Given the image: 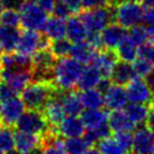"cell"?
I'll return each instance as SVG.
<instances>
[{"instance_id": "6da1fadb", "label": "cell", "mask_w": 154, "mask_h": 154, "mask_svg": "<svg viewBox=\"0 0 154 154\" xmlns=\"http://www.w3.org/2000/svg\"><path fill=\"white\" fill-rule=\"evenodd\" d=\"M84 65L72 57L58 58L51 70V84L59 91H70L78 86Z\"/></svg>"}, {"instance_id": "7a4b0ae2", "label": "cell", "mask_w": 154, "mask_h": 154, "mask_svg": "<svg viewBox=\"0 0 154 154\" xmlns=\"http://www.w3.org/2000/svg\"><path fill=\"white\" fill-rule=\"evenodd\" d=\"M109 112L103 109H84L81 113V118L85 126V134L84 136L91 145L96 144L99 140L110 135L109 127Z\"/></svg>"}, {"instance_id": "3957f363", "label": "cell", "mask_w": 154, "mask_h": 154, "mask_svg": "<svg viewBox=\"0 0 154 154\" xmlns=\"http://www.w3.org/2000/svg\"><path fill=\"white\" fill-rule=\"evenodd\" d=\"M52 95V84L43 79H36L34 82L29 83L20 92V97L26 109L33 110H42Z\"/></svg>"}, {"instance_id": "277c9868", "label": "cell", "mask_w": 154, "mask_h": 154, "mask_svg": "<svg viewBox=\"0 0 154 154\" xmlns=\"http://www.w3.org/2000/svg\"><path fill=\"white\" fill-rule=\"evenodd\" d=\"M113 18L125 29H131L143 22L144 9L134 0H119L112 10Z\"/></svg>"}, {"instance_id": "5b68a950", "label": "cell", "mask_w": 154, "mask_h": 154, "mask_svg": "<svg viewBox=\"0 0 154 154\" xmlns=\"http://www.w3.org/2000/svg\"><path fill=\"white\" fill-rule=\"evenodd\" d=\"M20 17V25L25 29L40 31L43 29L47 22V13L44 11L35 0H23L17 8Z\"/></svg>"}, {"instance_id": "8992f818", "label": "cell", "mask_w": 154, "mask_h": 154, "mask_svg": "<svg viewBox=\"0 0 154 154\" xmlns=\"http://www.w3.org/2000/svg\"><path fill=\"white\" fill-rule=\"evenodd\" d=\"M79 18L83 20L90 33H101L104 27L111 23L113 18V13L109 7L103 6L85 9L81 13Z\"/></svg>"}, {"instance_id": "52a82bcc", "label": "cell", "mask_w": 154, "mask_h": 154, "mask_svg": "<svg viewBox=\"0 0 154 154\" xmlns=\"http://www.w3.org/2000/svg\"><path fill=\"white\" fill-rule=\"evenodd\" d=\"M17 130L43 136L49 130V122L41 110L26 109L16 124Z\"/></svg>"}, {"instance_id": "ba28073f", "label": "cell", "mask_w": 154, "mask_h": 154, "mask_svg": "<svg viewBox=\"0 0 154 154\" xmlns=\"http://www.w3.org/2000/svg\"><path fill=\"white\" fill-rule=\"evenodd\" d=\"M99 88L103 91L104 106L108 110H121L125 109L126 106L129 103L127 90L124 85L117 83H109L108 79H103Z\"/></svg>"}, {"instance_id": "9c48e42d", "label": "cell", "mask_w": 154, "mask_h": 154, "mask_svg": "<svg viewBox=\"0 0 154 154\" xmlns=\"http://www.w3.org/2000/svg\"><path fill=\"white\" fill-rule=\"evenodd\" d=\"M49 41L50 40L47 36H42L38 33V31L25 29L24 32L20 33L19 35L16 51L32 58L40 50L48 49L50 47Z\"/></svg>"}, {"instance_id": "30bf717a", "label": "cell", "mask_w": 154, "mask_h": 154, "mask_svg": "<svg viewBox=\"0 0 154 154\" xmlns=\"http://www.w3.org/2000/svg\"><path fill=\"white\" fill-rule=\"evenodd\" d=\"M25 110L26 106L18 95L0 99V122L9 127L16 126Z\"/></svg>"}, {"instance_id": "8fae6325", "label": "cell", "mask_w": 154, "mask_h": 154, "mask_svg": "<svg viewBox=\"0 0 154 154\" xmlns=\"http://www.w3.org/2000/svg\"><path fill=\"white\" fill-rule=\"evenodd\" d=\"M33 72L29 68H2L0 72L1 82L7 84L17 94L32 82Z\"/></svg>"}, {"instance_id": "7c38bea8", "label": "cell", "mask_w": 154, "mask_h": 154, "mask_svg": "<svg viewBox=\"0 0 154 154\" xmlns=\"http://www.w3.org/2000/svg\"><path fill=\"white\" fill-rule=\"evenodd\" d=\"M127 95L131 103H142L149 104L153 99L154 92L152 91L145 78L135 77L134 79L127 84Z\"/></svg>"}, {"instance_id": "4fadbf2b", "label": "cell", "mask_w": 154, "mask_h": 154, "mask_svg": "<svg viewBox=\"0 0 154 154\" xmlns=\"http://www.w3.org/2000/svg\"><path fill=\"white\" fill-rule=\"evenodd\" d=\"M54 56L48 49H42L32 57V72L38 79L48 81L54 65Z\"/></svg>"}, {"instance_id": "5bb4252c", "label": "cell", "mask_w": 154, "mask_h": 154, "mask_svg": "<svg viewBox=\"0 0 154 154\" xmlns=\"http://www.w3.org/2000/svg\"><path fill=\"white\" fill-rule=\"evenodd\" d=\"M131 152L134 154H154V135L149 127L140 126L135 129Z\"/></svg>"}, {"instance_id": "9a60e30c", "label": "cell", "mask_w": 154, "mask_h": 154, "mask_svg": "<svg viewBox=\"0 0 154 154\" xmlns=\"http://www.w3.org/2000/svg\"><path fill=\"white\" fill-rule=\"evenodd\" d=\"M54 128L57 134L60 135L63 138L83 136L86 131L82 118L79 116H66L65 119Z\"/></svg>"}, {"instance_id": "2e32d148", "label": "cell", "mask_w": 154, "mask_h": 154, "mask_svg": "<svg viewBox=\"0 0 154 154\" xmlns=\"http://www.w3.org/2000/svg\"><path fill=\"white\" fill-rule=\"evenodd\" d=\"M100 34L103 48L108 50H116L121 43V41L126 38L127 32L125 27H122L118 23H110Z\"/></svg>"}, {"instance_id": "e0dca14e", "label": "cell", "mask_w": 154, "mask_h": 154, "mask_svg": "<svg viewBox=\"0 0 154 154\" xmlns=\"http://www.w3.org/2000/svg\"><path fill=\"white\" fill-rule=\"evenodd\" d=\"M42 112H43L45 119L48 120L49 125L52 127H57L67 116L57 94L56 95L53 94L51 96V99L47 102V104L42 109Z\"/></svg>"}, {"instance_id": "ac0fdd59", "label": "cell", "mask_w": 154, "mask_h": 154, "mask_svg": "<svg viewBox=\"0 0 154 154\" xmlns=\"http://www.w3.org/2000/svg\"><path fill=\"white\" fill-rule=\"evenodd\" d=\"M118 63V56L117 53L113 52V50H108L106 51H100L95 56L94 60L92 61V65H94L99 72L102 74L104 78H110L113 72L116 63Z\"/></svg>"}, {"instance_id": "d6986e66", "label": "cell", "mask_w": 154, "mask_h": 154, "mask_svg": "<svg viewBox=\"0 0 154 154\" xmlns=\"http://www.w3.org/2000/svg\"><path fill=\"white\" fill-rule=\"evenodd\" d=\"M97 54V49L92 45L88 41L72 43L69 56L83 65H90Z\"/></svg>"}, {"instance_id": "ffe728a7", "label": "cell", "mask_w": 154, "mask_h": 154, "mask_svg": "<svg viewBox=\"0 0 154 154\" xmlns=\"http://www.w3.org/2000/svg\"><path fill=\"white\" fill-rule=\"evenodd\" d=\"M57 96L61 102L67 116H79L84 110L79 99V93H76L72 90L59 91V93H57Z\"/></svg>"}, {"instance_id": "44dd1931", "label": "cell", "mask_w": 154, "mask_h": 154, "mask_svg": "<svg viewBox=\"0 0 154 154\" xmlns=\"http://www.w3.org/2000/svg\"><path fill=\"white\" fill-rule=\"evenodd\" d=\"M66 36L72 42V43H77V42H83L86 41L88 38V29H86L85 24L79 17H70L66 22Z\"/></svg>"}, {"instance_id": "7402d4cb", "label": "cell", "mask_w": 154, "mask_h": 154, "mask_svg": "<svg viewBox=\"0 0 154 154\" xmlns=\"http://www.w3.org/2000/svg\"><path fill=\"white\" fill-rule=\"evenodd\" d=\"M41 137L42 136L17 130L15 136V149L24 154L32 153L41 146Z\"/></svg>"}, {"instance_id": "603a6c76", "label": "cell", "mask_w": 154, "mask_h": 154, "mask_svg": "<svg viewBox=\"0 0 154 154\" xmlns=\"http://www.w3.org/2000/svg\"><path fill=\"white\" fill-rule=\"evenodd\" d=\"M125 111L133 125L137 128L140 126H144L147 124V120L149 118V109L147 104H142V103H131L129 102L125 108Z\"/></svg>"}, {"instance_id": "cb8c5ba5", "label": "cell", "mask_w": 154, "mask_h": 154, "mask_svg": "<svg viewBox=\"0 0 154 154\" xmlns=\"http://www.w3.org/2000/svg\"><path fill=\"white\" fill-rule=\"evenodd\" d=\"M79 99L83 109H99L104 106V95L103 91L99 87L81 90Z\"/></svg>"}, {"instance_id": "d4e9b609", "label": "cell", "mask_w": 154, "mask_h": 154, "mask_svg": "<svg viewBox=\"0 0 154 154\" xmlns=\"http://www.w3.org/2000/svg\"><path fill=\"white\" fill-rule=\"evenodd\" d=\"M103 79H106V78L102 76V74L94 65L90 63V65H86L83 69L82 76L78 82V87L81 90L99 87Z\"/></svg>"}, {"instance_id": "484cf974", "label": "cell", "mask_w": 154, "mask_h": 154, "mask_svg": "<svg viewBox=\"0 0 154 154\" xmlns=\"http://www.w3.org/2000/svg\"><path fill=\"white\" fill-rule=\"evenodd\" d=\"M109 127L113 133L119 131H133L136 128L130 121L125 109L111 111L109 115Z\"/></svg>"}, {"instance_id": "4316f807", "label": "cell", "mask_w": 154, "mask_h": 154, "mask_svg": "<svg viewBox=\"0 0 154 154\" xmlns=\"http://www.w3.org/2000/svg\"><path fill=\"white\" fill-rule=\"evenodd\" d=\"M43 32L44 35L50 41L66 38L67 29H66L65 19L59 18V17L53 15V17H50V18L47 19V22L43 26Z\"/></svg>"}, {"instance_id": "83f0119b", "label": "cell", "mask_w": 154, "mask_h": 154, "mask_svg": "<svg viewBox=\"0 0 154 154\" xmlns=\"http://www.w3.org/2000/svg\"><path fill=\"white\" fill-rule=\"evenodd\" d=\"M136 76L133 67V63H127V61H118L116 63L115 68H113V72L111 75V78L113 83L117 84H120V85H127L129 82H131Z\"/></svg>"}, {"instance_id": "f1b7e54d", "label": "cell", "mask_w": 154, "mask_h": 154, "mask_svg": "<svg viewBox=\"0 0 154 154\" xmlns=\"http://www.w3.org/2000/svg\"><path fill=\"white\" fill-rule=\"evenodd\" d=\"M20 35L17 27H9L0 25V48L6 52H11L16 50L18 38Z\"/></svg>"}, {"instance_id": "f546056e", "label": "cell", "mask_w": 154, "mask_h": 154, "mask_svg": "<svg viewBox=\"0 0 154 154\" xmlns=\"http://www.w3.org/2000/svg\"><path fill=\"white\" fill-rule=\"evenodd\" d=\"M0 66L2 68H29L32 69V58L16 51V53L6 52L1 56Z\"/></svg>"}, {"instance_id": "4dcf8cb0", "label": "cell", "mask_w": 154, "mask_h": 154, "mask_svg": "<svg viewBox=\"0 0 154 154\" xmlns=\"http://www.w3.org/2000/svg\"><path fill=\"white\" fill-rule=\"evenodd\" d=\"M116 53H117L118 58L122 61L134 63L138 57V45L135 44L128 38V35H126V38L121 41L118 48L116 49Z\"/></svg>"}, {"instance_id": "1f68e13d", "label": "cell", "mask_w": 154, "mask_h": 154, "mask_svg": "<svg viewBox=\"0 0 154 154\" xmlns=\"http://www.w3.org/2000/svg\"><path fill=\"white\" fill-rule=\"evenodd\" d=\"M96 147L101 152V154H128L129 151L121 145V143L116 137V135H108L101 140L96 143Z\"/></svg>"}, {"instance_id": "d6a6232c", "label": "cell", "mask_w": 154, "mask_h": 154, "mask_svg": "<svg viewBox=\"0 0 154 154\" xmlns=\"http://www.w3.org/2000/svg\"><path fill=\"white\" fill-rule=\"evenodd\" d=\"M63 146H65V151L67 154H83L92 145L87 140L86 137L83 135V136H77V137L65 138Z\"/></svg>"}, {"instance_id": "836d02e7", "label": "cell", "mask_w": 154, "mask_h": 154, "mask_svg": "<svg viewBox=\"0 0 154 154\" xmlns=\"http://www.w3.org/2000/svg\"><path fill=\"white\" fill-rule=\"evenodd\" d=\"M42 154H67L65 151L63 137L57 133L53 135V131H50V136L42 147Z\"/></svg>"}, {"instance_id": "e575fe53", "label": "cell", "mask_w": 154, "mask_h": 154, "mask_svg": "<svg viewBox=\"0 0 154 154\" xmlns=\"http://www.w3.org/2000/svg\"><path fill=\"white\" fill-rule=\"evenodd\" d=\"M15 136L16 131H14L9 126L0 128V149L2 152L7 153L15 149Z\"/></svg>"}, {"instance_id": "d590c367", "label": "cell", "mask_w": 154, "mask_h": 154, "mask_svg": "<svg viewBox=\"0 0 154 154\" xmlns=\"http://www.w3.org/2000/svg\"><path fill=\"white\" fill-rule=\"evenodd\" d=\"M72 43L68 40V38H59V40H54L50 43V51L56 58H63L67 57L70 53Z\"/></svg>"}, {"instance_id": "8d00e7d4", "label": "cell", "mask_w": 154, "mask_h": 154, "mask_svg": "<svg viewBox=\"0 0 154 154\" xmlns=\"http://www.w3.org/2000/svg\"><path fill=\"white\" fill-rule=\"evenodd\" d=\"M20 24V17L17 8H5L4 13L0 16V25H5L9 27H17Z\"/></svg>"}, {"instance_id": "74e56055", "label": "cell", "mask_w": 154, "mask_h": 154, "mask_svg": "<svg viewBox=\"0 0 154 154\" xmlns=\"http://www.w3.org/2000/svg\"><path fill=\"white\" fill-rule=\"evenodd\" d=\"M133 63V67H134L136 76L140 77V78H146L154 69V63H149L147 60H144V59L138 57H137V59L135 60L134 63Z\"/></svg>"}, {"instance_id": "f35d334b", "label": "cell", "mask_w": 154, "mask_h": 154, "mask_svg": "<svg viewBox=\"0 0 154 154\" xmlns=\"http://www.w3.org/2000/svg\"><path fill=\"white\" fill-rule=\"evenodd\" d=\"M128 38L134 42L135 44H137L138 47L142 45V44L146 43L149 41V38H147V31L145 27L140 26V25H136L134 27H131L130 31L127 33Z\"/></svg>"}, {"instance_id": "ab89813d", "label": "cell", "mask_w": 154, "mask_h": 154, "mask_svg": "<svg viewBox=\"0 0 154 154\" xmlns=\"http://www.w3.org/2000/svg\"><path fill=\"white\" fill-rule=\"evenodd\" d=\"M138 58L154 63V43L146 42L138 47Z\"/></svg>"}, {"instance_id": "60d3db41", "label": "cell", "mask_w": 154, "mask_h": 154, "mask_svg": "<svg viewBox=\"0 0 154 154\" xmlns=\"http://www.w3.org/2000/svg\"><path fill=\"white\" fill-rule=\"evenodd\" d=\"M58 1L66 7L70 14H77L83 8L82 0H58Z\"/></svg>"}, {"instance_id": "b9f144b4", "label": "cell", "mask_w": 154, "mask_h": 154, "mask_svg": "<svg viewBox=\"0 0 154 154\" xmlns=\"http://www.w3.org/2000/svg\"><path fill=\"white\" fill-rule=\"evenodd\" d=\"M52 13L54 16H57V17L63 18V19L68 18V17L72 15L70 13H69V10H68L61 2H59L58 0H57V4H56V7H54V9H53Z\"/></svg>"}, {"instance_id": "7bdbcfd3", "label": "cell", "mask_w": 154, "mask_h": 154, "mask_svg": "<svg viewBox=\"0 0 154 154\" xmlns=\"http://www.w3.org/2000/svg\"><path fill=\"white\" fill-rule=\"evenodd\" d=\"M108 2H109V0H82L83 8H85V9L108 6Z\"/></svg>"}, {"instance_id": "ee69618b", "label": "cell", "mask_w": 154, "mask_h": 154, "mask_svg": "<svg viewBox=\"0 0 154 154\" xmlns=\"http://www.w3.org/2000/svg\"><path fill=\"white\" fill-rule=\"evenodd\" d=\"M35 1L45 13H52L57 4V0H35Z\"/></svg>"}, {"instance_id": "f6af8a7d", "label": "cell", "mask_w": 154, "mask_h": 154, "mask_svg": "<svg viewBox=\"0 0 154 154\" xmlns=\"http://www.w3.org/2000/svg\"><path fill=\"white\" fill-rule=\"evenodd\" d=\"M143 22L147 25H154V7L152 8H146L144 10V17Z\"/></svg>"}, {"instance_id": "bcb514c9", "label": "cell", "mask_w": 154, "mask_h": 154, "mask_svg": "<svg viewBox=\"0 0 154 154\" xmlns=\"http://www.w3.org/2000/svg\"><path fill=\"white\" fill-rule=\"evenodd\" d=\"M6 7H9V8H18L19 5L22 4L23 0H2Z\"/></svg>"}, {"instance_id": "7dc6e473", "label": "cell", "mask_w": 154, "mask_h": 154, "mask_svg": "<svg viewBox=\"0 0 154 154\" xmlns=\"http://www.w3.org/2000/svg\"><path fill=\"white\" fill-rule=\"evenodd\" d=\"M147 38H149V42L154 43V25H149L147 26Z\"/></svg>"}, {"instance_id": "c3c4849f", "label": "cell", "mask_w": 154, "mask_h": 154, "mask_svg": "<svg viewBox=\"0 0 154 154\" xmlns=\"http://www.w3.org/2000/svg\"><path fill=\"white\" fill-rule=\"evenodd\" d=\"M147 127H149V129L152 131V134L154 135V112L149 115V120H147Z\"/></svg>"}, {"instance_id": "681fc988", "label": "cell", "mask_w": 154, "mask_h": 154, "mask_svg": "<svg viewBox=\"0 0 154 154\" xmlns=\"http://www.w3.org/2000/svg\"><path fill=\"white\" fill-rule=\"evenodd\" d=\"M146 81H147L149 85L151 86V88H152V91L154 92V69L152 70V72L149 74V76L146 77Z\"/></svg>"}, {"instance_id": "f907efd6", "label": "cell", "mask_w": 154, "mask_h": 154, "mask_svg": "<svg viewBox=\"0 0 154 154\" xmlns=\"http://www.w3.org/2000/svg\"><path fill=\"white\" fill-rule=\"evenodd\" d=\"M83 154H101V152L99 151L97 147H92L91 146V147H88Z\"/></svg>"}, {"instance_id": "816d5d0a", "label": "cell", "mask_w": 154, "mask_h": 154, "mask_svg": "<svg viewBox=\"0 0 154 154\" xmlns=\"http://www.w3.org/2000/svg\"><path fill=\"white\" fill-rule=\"evenodd\" d=\"M142 2L145 6V8H152V7H154V0H143Z\"/></svg>"}, {"instance_id": "f5cc1de1", "label": "cell", "mask_w": 154, "mask_h": 154, "mask_svg": "<svg viewBox=\"0 0 154 154\" xmlns=\"http://www.w3.org/2000/svg\"><path fill=\"white\" fill-rule=\"evenodd\" d=\"M5 154H24L23 152H20V151H18L17 149H11V151H9V152H7V153Z\"/></svg>"}, {"instance_id": "db71d44e", "label": "cell", "mask_w": 154, "mask_h": 154, "mask_svg": "<svg viewBox=\"0 0 154 154\" xmlns=\"http://www.w3.org/2000/svg\"><path fill=\"white\" fill-rule=\"evenodd\" d=\"M5 4H4V1L2 0H0V16H1V14L4 13V10H5Z\"/></svg>"}, {"instance_id": "11a10c76", "label": "cell", "mask_w": 154, "mask_h": 154, "mask_svg": "<svg viewBox=\"0 0 154 154\" xmlns=\"http://www.w3.org/2000/svg\"><path fill=\"white\" fill-rule=\"evenodd\" d=\"M151 106H152V110H153V112H154V95H153L152 101H151Z\"/></svg>"}, {"instance_id": "9f6ffc18", "label": "cell", "mask_w": 154, "mask_h": 154, "mask_svg": "<svg viewBox=\"0 0 154 154\" xmlns=\"http://www.w3.org/2000/svg\"><path fill=\"white\" fill-rule=\"evenodd\" d=\"M134 1H137V2H142L143 0H134Z\"/></svg>"}, {"instance_id": "6f0895ef", "label": "cell", "mask_w": 154, "mask_h": 154, "mask_svg": "<svg viewBox=\"0 0 154 154\" xmlns=\"http://www.w3.org/2000/svg\"><path fill=\"white\" fill-rule=\"evenodd\" d=\"M0 154H5V152H2V151L0 149Z\"/></svg>"}, {"instance_id": "680465c9", "label": "cell", "mask_w": 154, "mask_h": 154, "mask_svg": "<svg viewBox=\"0 0 154 154\" xmlns=\"http://www.w3.org/2000/svg\"><path fill=\"white\" fill-rule=\"evenodd\" d=\"M0 51H1V48H0ZM0 63H1V56H0Z\"/></svg>"}, {"instance_id": "91938a15", "label": "cell", "mask_w": 154, "mask_h": 154, "mask_svg": "<svg viewBox=\"0 0 154 154\" xmlns=\"http://www.w3.org/2000/svg\"><path fill=\"white\" fill-rule=\"evenodd\" d=\"M0 128H1V122H0Z\"/></svg>"}]
</instances>
